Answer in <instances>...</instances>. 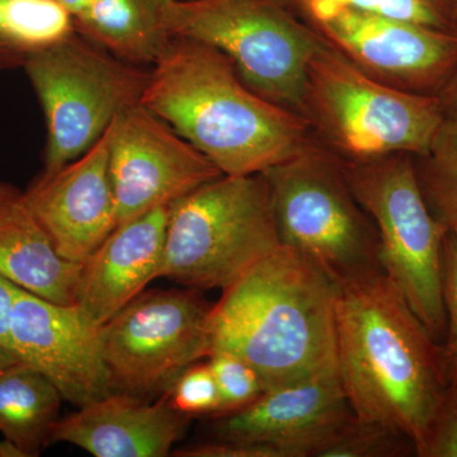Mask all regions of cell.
<instances>
[{
    "instance_id": "29",
    "label": "cell",
    "mask_w": 457,
    "mask_h": 457,
    "mask_svg": "<svg viewBox=\"0 0 457 457\" xmlns=\"http://www.w3.org/2000/svg\"><path fill=\"white\" fill-rule=\"evenodd\" d=\"M179 457H291L287 451L278 446L260 442L213 440L188 445L171 451Z\"/></svg>"
},
{
    "instance_id": "2",
    "label": "cell",
    "mask_w": 457,
    "mask_h": 457,
    "mask_svg": "<svg viewBox=\"0 0 457 457\" xmlns=\"http://www.w3.org/2000/svg\"><path fill=\"white\" fill-rule=\"evenodd\" d=\"M140 104L225 176L263 173L314 141L300 114L262 97L228 56L197 41L173 38Z\"/></svg>"
},
{
    "instance_id": "4",
    "label": "cell",
    "mask_w": 457,
    "mask_h": 457,
    "mask_svg": "<svg viewBox=\"0 0 457 457\" xmlns=\"http://www.w3.org/2000/svg\"><path fill=\"white\" fill-rule=\"evenodd\" d=\"M444 116L437 96L385 86L326 42L306 71L302 117L319 145L345 163L425 155Z\"/></svg>"
},
{
    "instance_id": "27",
    "label": "cell",
    "mask_w": 457,
    "mask_h": 457,
    "mask_svg": "<svg viewBox=\"0 0 457 457\" xmlns=\"http://www.w3.org/2000/svg\"><path fill=\"white\" fill-rule=\"evenodd\" d=\"M420 457H457V372H449Z\"/></svg>"
},
{
    "instance_id": "16",
    "label": "cell",
    "mask_w": 457,
    "mask_h": 457,
    "mask_svg": "<svg viewBox=\"0 0 457 457\" xmlns=\"http://www.w3.org/2000/svg\"><path fill=\"white\" fill-rule=\"evenodd\" d=\"M170 206L122 222L83 263L77 306L84 320L101 328L161 278Z\"/></svg>"
},
{
    "instance_id": "17",
    "label": "cell",
    "mask_w": 457,
    "mask_h": 457,
    "mask_svg": "<svg viewBox=\"0 0 457 457\" xmlns=\"http://www.w3.org/2000/svg\"><path fill=\"white\" fill-rule=\"evenodd\" d=\"M188 418L171 405L168 393L153 404L111 393L59 418L47 445L64 442L96 457H165L185 435Z\"/></svg>"
},
{
    "instance_id": "26",
    "label": "cell",
    "mask_w": 457,
    "mask_h": 457,
    "mask_svg": "<svg viewBox=\"0 0 457 457\" xmlns=\"http://www.w3.org/2000/svg\"><path fill=\"white\" fill-rule=\"evenodd\" d=\"M167 393L171 405L187 417H215L220 407L218 384L207 362L198 361L186 369Z\"/></svg>"
},
{
    "instance_id": "1",
    "label": "cell",
    "mask_w": 457,
    "mask_h": 457,
    "mask_svg": "<svg viewBox=\"0 0 457 457\" xmlns=\"http://www.w3.org/2000/svg\"><path fill=\"white\" fill-rule=\"evenodd\" d=\"M337 363L354 416L402 432L420 456L449 366L444 347L383 272L339 285Z\"/></svg>"
},
{
    "instance_id": "6",
    "label": "cell",
    "mask_w": 457,
    "mask_h": 457,
    "mask_svg": "<svg viewBox=\"0 0 457 457\" xmlns=\"http://www.w3.org/2000/svg\"><path fill=\"white\" fill-rule=\"evenodd\" d=\"M279 246L263 173L222 174L170 204L161 278L225 288Z\"/></svg>"
},
{
    "instance_id": "24",
    "label": "cell",
    "mask_w": 457,
    "mask_h": 457,
    "mask_svg": "<svg viewBox=\"0 0 457 457\" xmlns=\"http://www.w3.org/2000/svg\"><path fill=\"white\" fill-rule=\"evenodd\" d=\"M414 449L407 436L392 427L352 414L319 445L312 457H398Z\"/></svg>"
},
{
    "instance_id": "34",
    "label": "cell",
    "mask_w": 457,
    "mask_h": 457,
    "mask_svg": "<svg viewBox=\"0 0 457 457\" xmlns=\"http://www.w3.org/2000/svg\"><path fill=\"white\" fill-rule=\"evenodd\" d=\"M60 2H62V4H64L65 7L73 13V16H75V14L82 12L84 8L88 7L93 0H60Z\"/></svg>"
},
{
    "instance_id": "15",
    "label": "cell",
    "mask_w": 457,
    "mask_h": 457,
    "mask_svg": "<svg viewBox=\"0 0 457 457\" xmlns=\"http://www.w3.org/2000/svg\"><path fill=\"white\" fill-rule=\"evenodd\" d=\"M352 414L337 368L267 389L242 411L213 418L212 431L221 440L260 442L291 457H311Z\"/></svg>"
},
{
    "instance_id": "14",
    "label": "cell",
    "mask_w": 457,
    "mask_h": 457,
    "mask_svg": "<svg viewBox=\"0 0 457 457\" xmlns=\"http://www.w3.org/2000/svg\"><path fill=\"white\" fill-rule=\"evenodd\" d=\"M111 126L86 154L57 170L42 171L23 191L57 253L75 263H86L117 227Z\"/></svg>"
},
{
    "instance_id": "12",
    "label": "cell",
    "mask_w": 457,
    "mask_h": 457,
    "mask_svg": "<svg viewBox=\"0 0 457 457\" xmlns=\"http://www.w3.org/2000/svg\"><path fill=\"white\" fill-rule=\"evenodd\" d=\"M110 174L117 225L174 201L222 176L173 128L141 104L111 126Z\"/></svg>"
},
{
    "instance_id": "19",
    "label": "cell",
    "mask_w": 457,
    "mask_h": 457,
    "mask_svg": "<svg viewBox=\"0 0 457 457\" xmlns=\"http://www.w3.org/2000/svg\"><path fill=\"white\" fill-rule=\"evenodd\" d=\"M170 0H93L75 14V31L129 64L154 66L173 37L164 23Z\"/></svg>"
},
{
    "instance_id": "31",
    "label": "cell",
    "mask_w": 457,
    "mask_h": 457,
    "mask_svg": "<svg viewBox=\"0 0 457 457\" xmlns=\"http://www.w3.org/2000/svg\"><path fill=\"white\" fill-rule=\"evenodd\" d=\"M26 57L14 49L3 29L2 5H0V69L22 68Z\"/></svg>"
},
{
    "instance_id": "35",
    "label": "cell",
    "mask_w": 457,
    "mask_h": 457,
    "mask_svg": "<svg viewBox=\"0 0 457 457\" xmlns=\"http://www.w3.org/2000/svg\"><path fill=\"white\" fill-rule=\"evenodd\" d=\"M278 2L284 4L285 7L290 8L291 11H294L295 13L299 14L300 4H302V0H278Z\"/></svg>"
},
{
    "instance_id": "25",
    "label": "cell",
    "mask_w": 457,
    "mask_h": 457,
    "mask_svg": "<svg viewBox=\"0 0 457 457\" xmlns=\"http://www.w3.org/2000/svg\"><path fill=\"white\" fill-rule=\"evenodd\" d=\"M207 363L215 376L220 395V407L215 417L242 411L266 392V386L253 366L233 352L212 351L207 357Z\"/></svg>"
},
{
    "instance_id": "13",
    "label": "cell",
    "mask_w": 457,
    "mask_h": 457,
    "mask_svg": "<svg viewBox=\"0 0 457 457\" xmlns=\"http://www.w3.org/2000/svg\"><path fill=\"white\" fill-rule=\"evenodd\" d=\"M12 350L80 408L112 392L99 328L75 305H59L14 287L9 323Z\"/></svg>"
},
{
    "instance_id": "23",
    "label": "cell",
    "mask_w": 457,
    "mask_h": 457,
    "mask_svg": "<svg viewBox=\"0 0 457 457\" xmlns=\"http://www.w3.org/2000/svg\"><path fill=\"white\" fill-rule=\"evenodd\" d=\"M342 7L457 33V0H302L299 16L303 21L315 20Z\"/></svg>"
},
{
    "instance_id": "22",
    "label": "cell",
    "mask_w": 457,
    "mask_h": 457,
    "mask_svg": "<svg viewBox=\"0 0 457 457\" xmlns=\"http://www.w3.org/2000/svg\"><path fill=\"white\" fill-rule=\"evenodd\" d=\"M8 41L26 57L71 37L74 16L60 0H0Z\"/></svg>"
},
{
    "instance_id": "18",
    "label": "cell",
    "mask_w": 457,
    "mask_h": 457,
    "mask_svg": "<svg viewBox=\"0 0 457 457\" xmlns=\"http://www.w3.org/2000/svg\"><path fill=\"white\" fill-rule=\"evenodd\" d=\"M82 269L57 253L23 191L0 180V276L47 302L75 305Z\"/></svg>"
},
{
    "instance_id": "3",
    "label": "cell",
    "mask_w": 457,
    "mask_h": 457,
    "mask_svg": "<svg viewBox=\"0 0 457 457\" xmlns=\"http://www.w3.org/2000/svg\"><path fill=\"white\" fill-rule=\"evenodd\" d=\"M338 294L317 263L281 245L222 288L210 312L212 352L242 357L266 390L337 369Z\"/></svg>"
},
{
    "instance_id": "10",
    "label": "cell",
    "mask_w": 457,
    "mask_h": 457,
    "mask_svg": "<svg viewBox=\"0 0 457 457\" xmlns=\"http://www.w3.org/2000/svg\"><path fill=\"white\" fill-rule=\"evenodd\" d=\"M212 306L196 290L144 291L101 328L113 393L145 398L167 393L212 352Z\"/></svg>"
},
{
    "instance_id": "8",
    "label": "cell",
    "mask_w": 457,
    "mask_h": 457,
    "mask_svg": "<svg viewBox=\"0 0 457 457\" xmlns=\"http://www.w3.org/2000/svg\"><path fill=\"white\" fill-rule=\"evenodd\" d=\"M345 179L378 228L383 273L436 339L446 335L444 243L447 228L420 189L414 156L345 163Z\"/></svg>"
},
{
    "instance_id": "21",
    "label": "cell",
    "mask_w": 457,
    "mask_h": 457,
    "mask_svg": "<svg viewBox=\"0 0 457 457\" xmlns=\"http://www.w3.org/2000/svg\"><path fill=\"white\" fill-rule=\"evenodd\" d=\"M414 162L429 210L457 234V110L445 112L428 152Z\"/></svg>"
},
{
    "instance_id": "20",
    "label": "cell",
    "mask_w": 457,
    "mask_h": 457,
    "mask_svg": "<svg viewBox=\"0 0 457 457\" xmlns=\"http://www.w3.org/2000/svg\"><path fill=\"white\" fill-rule=\"evenodd\" d=\"M59 389L37 369L20 361L0 371V433L22 457L40 455L59 420Z\"/></svg>"
},
{
    "instance_id": "33",
    "label": "cell",
    "mask_w": 457,
    "mask_h": 457,
    "mask_svg": "<svg viewBox=\"0 0 457 457\" xmlns=\"http://www.w3.org/2000/svg\"><path fill=\"white\" fill-rule=\"evenodd\" d=\"M20 357L13 351L8 350L4 345H0V371L20 362Z\"/></svg>"
},
{
    "instance_id": "28",
    "label": "cell",
    "mask_w": 457,
    "mask_h": 457,
    "mask_svg": "<svg viewBox=\"0 0 457 457\" xmlns=\"http://www.w3.org/2000/svg\"><path fill=\"white\" fill-rule=\"evenodd\" d=\"M444 303L447 337L445 356L449 372H457V234L451 231L444 243Z\"/></svg>"
},
{
    "instance_id": "11",
    "label": "cell",
    "mask_w": 457,
    "mask_h": 457,
    "mask_svg": "<svg viewBox=\"0 0 457 457\" xmlns=\"http://www.w3.org/2000/svg\"><path fill=\"white\" fill-rule=\"evenodd\" d=\"M305 22L362 73L392 88L438 96L457 71V33L348 7Z\"/></svg>"
},
{
    "instance_id": "32",
    "label": "cell",
    "mask_w": 457,
    "mask_h": 457,
    "mask_svg": "<svg viewBox=\"0 0 457 457\" xmlns=\"http://www.w3.org/2000/svg\"><path fill=\"white\" fill-rule=\"evenodd\" d=\"M445 112L457 110V71L437 96Z\"/></svg>"
},
{
    "instance_id": "5",
    "label": "cell",
    "mask_w": 457,
    "mask_h": 457,
    "mask_svg": "<svg viewBox=\"0 0 457 457\" xmlns=\"http://www.w3.org/2000/svg\"><path fill=\"white\" fill-rule=\"evenodd\" d=\"M263 176L281 245L308 257L338 285L383 272L378 228L338 156L314 140Z\"/></svg>"
},
{
    "instance_id": "30",
    "label": "cell",
    "mask_w": 457,
    "mask_h": 457,
    "mask_svg": "<svg viewBox=\"0 0 457 457\" xmlns=\"http://www.w3.org/2000/svg\"><path fill=\"white\" fill-rule=\"evenodd\" d=\"M16 285L0 276V345L12 350L9 323H11L12 303Z\"/></svg>"
},
{
    "instance_id": "7",
    "label": "cell",
    "mask_w": 457,
    "mask_h": 457,
    "mask_svg": "<svg viewBox=\"0 0 457 457\" xmlns=\"http://www.w3.org/2000/svg\"><path fill=\"white\" fill-rule=\"evenodd\" d=\"M164 23L173 38L220 51L249 88L302 116L306 71L324 41L290 8L278 0H170Z\"/></svg>"
},
{
    "instance_id": "9",
    "label": "cell",
    "mask_w": 457,
    "mask_h": 457,
    "mask_svg": "<svg viewBox=\"0 0 457 457\" xmlns=\"http://www.w3.org/2000/svg\"><path fill=\"white\" fill-rule=\"evenodd\" d=\"M22 68L46 120V173L86 154L120 113L140 104L150 74L78 32L27 56Z\"/></svg>"
}]
</instances>
